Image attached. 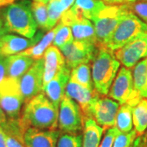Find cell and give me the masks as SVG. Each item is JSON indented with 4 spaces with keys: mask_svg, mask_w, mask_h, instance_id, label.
Wrapping results in <instances>:
<instances>
[{
    "mask_svg": "<svg viewBox=\"0 0 147 147\" xmlns=\"http://www.w3.org/2000/svg\"><path fill=\"white\" fill-rule=\"evenodd\" d=\"M144 32H147V24L129 8L111 34L105 47L114 53Z\"/></svg>",
    "mask_w": 147,
    "mask_h": 147,
    "instance_id": "cell-5",
    "label": "cell"
},
{
    "mask_svg": "<svg viewBox=\"0 0 147 147\" xmlns=\"http://www.w3.org/2000/svg\"><path fill=\"white\" fill-rule=\"evenodd\" d=\"M35 60L21 54H16L6 57L7 77L20 79L31 67Z\"/></svg>",
    "mask_w": 147,
    "mask_h": 147,
    "instance_id": "cell-20",
    "label": "cell"
},
{
    "mask_svg": "<svg viewBox=\"0 0 147 147\" xmlns=\"http://www.w3.org/2000/svg\"><path fill=\"white\" fill-rule=\"evenodd\" d=\"M57 31L53 40V45L57 47L59 49L67 45L74 40V36L70 27L59 21L56 26Z\"/></svg>",
    "mask_w": 147,
    "mask_h": 147,
    "instance_id": "cell-28",
    "label": "cell"
},
{
    "mask_svg": "<svg viewBox=\"0 0 147 147\" xmlns=\"http://www.w3.org/2000/svg\"><path fill=\"white\" fill-rule=\"evenodd\" d=\"M24 103L19 79L6 77L0 82V107L7 119H20Z\"/></svg>",
    "mask_w": 147,
    "mask_h": 147,
    "instance_id": "cell-6",
    "label": "cell"
},
{
    "mask_svg": "<svg viewBox=\"0 0 147 147\" xmlns=\"http://www.w3.org/2000/svg\"><path fill=\"white\" fill-rule=\"evenodd\" d=\"M137 136V132L134 129L127 133H123L119 131L116 136L112 147H129L135 142Z\"/></svg>",
    "mask_w": 147,
    "mask_h": 147,
    "instance_id": "cell-32",
    "label": "cell"
},
{
    "mask_svg": "<svg viewBox=\"0 0 147 147\" xmlns=\"http://www.w3.org/2000/svg\"><path fill=\"white\" fill-rule=\"evenodd\" d=\"M69 79L87 88H94L90 66L88 64H81L72 69Z\"/></svg>",
    "mask_w": 147,
    "mask_h": 147,
    "instance_id": "cell-27",
    "label": "cell"
},
{
    "mask_svg": "<svg viewBox=\"0 0 147 147\" xmlns=\"http://www.w3.org/2000/svg\"><path fill=\"white\" fill-rule=\"evenodd\" d=\"M134 105L130 103L122 104L119 108L116 116L115 127L120 132L127 133L133 130L132 110Z\"/></svg>",
    "mask_w": 147,
    "mask_h": 147,
    "instance_id": "cell-25",
    "label": "cell"
},
{
    "mask_svg": "<svg viewBox=\"0 0 147 147\" xmlns=\"http://www.w3.org/2000/svg\"><path fill=\"white\" fill-rule=\"evenodd\" d=\"M43 86L66 65L63 54L57 47L51 45L43 55ZM42 86V87H43Z\"/></svg>",
    "mask_w": 147,
    "mask_h": 147,
    "instance_id": "cell-17",
    "label": "cell"
},
{
    "mask_svg": "<svg viewBox=\"0 0 147 147\" xmlns=\"http://www.w3.org/2000/svg\"><path fill=\"white\" fill-rule=\"evenodd\" d=\"M114 55L124 67L133 68L140 61L147 57V32L140 34L126 45L115 51Z\"/></svg>",
    "mask_w": 147,
    "mask_h": 147,
    "instance_id": "cell-11",
    "label": "cell"
},
{
    "mask_svg": "<svg viewBox=\"0 0 147 147\" xmlns=\"http://www.w3.org/2000/svg\"><path fill=\"white\" fill-rule=\"evenodd\" d=\"M2 18L7 33H15L18 35L33 38L37 33V23L31 10V3L29 0H21L4 7Z\"/></svg>",
    "mask_w": 147,
    "mask_h": 147,
    "instance_id": "cell-2",
    "label": "cell"
},
{
    "mask_svg": "<svg viewBox=\"0 0 147 147\" xmlns=\"http://www.w3.org/2000/svg\"><path fill=\"white\" fill-rule=\"evenodd\" d=\"M84 114L75 100L65 94L59 106L58 127L62 133L79 134L84 128Z\"/></svg>",
    "mask_w": 147,
    "mask_h": 147,
    "instance_id": "cell-8",
    "label": "cell"
},
{
    "mask_svg": "<svg viewBox=\"0 0 147 147\" xmlns=\"http://www.w3.org/2000/svg\"><path fill=\"white\" fill-rule=\"evenodd\" d=\"M47 30H51L56 26L61 21V18L65 12L58 0H51L47 3Z\"/></svg>",
    "mask_w": 147,
    "mask_h": 147,
    "instance_id": "cell-29",
    "label": "cell"
},
{
    "mask_svg": "<svg viewBox=\"0 0 147 147\" xmlns=\"http://www.w3.org/2000/svg\"><path fill=\"white\" fill-rule=\"evenodd\" d=\"M105 6L102 0H75L70 8L76 13L92 21Z\"/></svg>",
    "mask_w": 147,
    "mask_h": 147,
    "instance_id": "cell-22",
    "label": "cell"
},
{
    "mask_svg": "<svg viewBox=\"0 0 147 147\" xmlns=\"http://www.w3.org/2000/svg\"><path fill=\"white\" fill-rule=\"evenodd\" d=\"M16 0H0V8L4 7L6 6L9 5L11 3H14Z\"/></svg>",
    "mask_w": 147,
    "mask_h": 147,
    "instance_id": "cell-40",
    "label": "cell"
},
{
    "mask_svg": "<svg viewBox=\"0 0 147 147\" xmlns=\"http://www.w3.org/2000/svg\"><path fill=\"white\" fill-rule=\"evenodd\" d=\"M133 127L137 135H142L147 129V97H143L132 110Z\"/></svg>",
    "mask_w": 147,
    "mask_h": 147,
    "instance_id": "cell-26",
    "label": "cell"
},
{
    "mask_svg": "<svg viewBox=\"0 0 147 147\" xmlns=\"http://www.w3.org/2000/svg\"><path fill=\"white\" fill-rule=\"evenodd\" d=\"M132 77L135 91L142 98L147 97V57L133 67Z\"/></svg>",
    "mask_w": 147,
    "mask_h": 147,
    "instance_id": "cell-23",
    "label": "cell"
},
{
    "mask_svg": "<svg viewBox=\"0 0 147 147\" xmlns=\"http://www.w3.org/2000/svg\"><path fill=\"white\" fill-rule=\"evenodd\" d=\"M56 31H57V28L55 26L51 30L47 32L45 35H43L42 38L40 39V41L38 43L34 45L33 47L25 50L24 52H22L20 54L30 57L33 58L34 60H38V59L43 58V55H44L45 52L53 43Z\"/></svg>",
    "mask_w": 147,
    "mask_h": 147,
    "instance_id": "cell-24",
    "label": "cell"
},
{
    "mask_svg": "<svg viewBox=\"0 0 147 147\" xmlns=\"http://www.w3.org/2000/svg\"><path fill=\"white\" fill-rule=\"evenodd\" d=\"M120 104L110 97H105L96 92L90 103L87 117H90L103 128H110L115 125L116 116Z\"/></svg>",
    "mask_w": 147,
    "mask_h": 147,
    "instance_id": "cell-7",
    "label": "cell"
},
{
    "mask_svg": "<svg viewBox=\"0 0 147 147\" xmlns=\"http://www.w3.org/2000/svg\"><path fill=\"white\" fill-rule=\"evenodd\" d=\"M136 0H129V3H132V2H135Z\"/></svg>",
    "mask_w": 147,
    "mask_h": 147,
    "instance_id": "cell-44",
    "label": "cell"
},
{
    "mask_svg": "<svg viewBox=\"0 0 147 147\" xmlns=\"http://www.w3.org/2000/svg\"><path fill=\"white\" fill-rule=\"evenodd\" d=\"M58 115L59 108L42 92L25 103L20 121L26 130L28 127L55 130L58 127Z\"/></svg>",
    "mask_w": 147,
    "mask_h": 147,
    "instance_id": "cell-1",
    "label": "cell"
},
{
    "mask_svg": "<svg viewBox=\"0 0 147 147\" xmlns=\"http://www.w3.org/2000/svg\"><path fill=\"white\" fill-rule=\"evenodd\" d=\"M128 10L129 7L127 3L105 5L92 20L95 27L97 47H105L121 19Z\"/></svg>",
    "mask_w": 147,
    "mask_h": 147,
    "instance_id": "cell-4",
    "label": "cell"
},
{
    "mask_svg": "<svg viewBox=\"0 0 147 147\" xmlns=\"http://www.w3.org/2000/svg\"><path fill=\"white\" fill-rule=\"evenodd\" d=\"M104 3L110 4H126L129 3V0H102Z\"/></svg>",
    "mask_w": 147,
    "mask_h": 147,
    "instance_id": "cell-38",
    "label": "cell"
},
{
    "mask_svg": "<svg viewBox=\"0 0 147 147\" xmlns=\"http://www.w3.org/2000/svg\"><path fill=\"white\" fill-rule=\"evenodd\" d=\"M105 128L90 117L85 118L82 147H99Z\"/></svg>",
    "mask_w": 147,
    "mask_h": 147,
    "instance_id": "cell-21",
    "label": "cell"
},
{
    "mask_svg": "<svg viewBox=\"0 0 147 147\" xmlns=\"http://www.w3.org/2000/svg\"><path fill=\"white\" fill-rule=\"evenodd\" d=\"M7 34V29H6L5 26H4L3 20L0 16V42H1V39L3 38V37Z\"/></svg>",
    "mask_w": 147,
    "mask_h": 147,
    "instance_id": "cell-37",
    "label": "cell"
},
{
    "mask_svg": "<svg viewBox=\"0 0 147 147\" xmlns=\"http://www.w3.org/2000/svg\"><path fill=\"white\" fill-rule=\"evenodd\" d=\"M0 147H7L5 132L1 124H0Z\"/></svg>",
    "mask_w": 147,
    "mask_h": 147,
    "instance_id": "cell-36",
    "label": "cell"
},
{
    "mask_svg": "<svg viewBox=\"0 0 147 147\" xmlns=\"http://www.w3.org/2000/svg\"><path fill=\"white\" fill-rule=\"evenodd\" d=\"M83 135L62 133L60 135L57 147H82Z\"/></svg>",
    "mask_w": 147,
    "mask_h": 147,
    "instance_id": "cell-31",
    "label": "cell"
},
{
    "mask_svg": "<svg viewBox=\"0 0 147 147\" xmlns=\"http://www.w3.org/2000/svg\"><path fill=\"white\" fill-rule=\"evenodd\" d=\"M70 72L71 70L67 65L64 66L54 78L42 87V92L58 108L64 95L65 94V88L70 78Z\"/></svg>",
    "mask_w": 147,
    "mask_h": 147,
    "instance_id": "cell-15",
    "label": "cell"
},
{
    "mask_svg": "<svg viewBox=\"0 0 147 147\" xmlns=\"http://www.w3.org/2000/svg\"><path fill=\"white\" fill-rule=\"evenodd\" d=\"M145 142H146V145L147 146V132L146 134V137H145Z\"/></svg>",
    "mask_w": 147,
    "mask_h": 147,
    "instance_id": "cell-42",
    "label": "cell"
},
{
    "mask_svg": "<svg viewBox=\"0 0 147 147\" xmlns=\"http://www.w3.org/2000/svg\"><path fill=\"white\" fill-rule=\"evenodd\" d=\"M137 143H138V138L135 140V147H137Z\"/></svg>",
    "mask_w": 147,
    "mask_h": 147,
    "instance_id": "cell-43",
    "label": "cell"
},
{
    "mask_svg": "<svg viewBox=\"0 0 147 147\" xmlns=\"http://www.w3.org/2000/svg\"><path fill=\"white\" fill-rule=\"evenodd\" d=\"M96 92H97L94 88H87L70 79L69 80L65 88V95L79 104L85 117L88 113L90 103L93 99L95 95L96 94Z\"/></svg>",
    "mask_w": 147,
    "mask_h": 147,
    "instance_id": "cell-18",
    "label": "cell"
},
{
    "mask_svg": "<svg viewBox=\"0 0 147 147\" xmlns=\"http://www.w3.org/2000/svg\"><path fill=\"white\" fill-rule=\"evenodd\" d=\"M127 5L131 11L147 24V0H136L135 2L128 3Z\"/></svg>",
    "mask_w": 147,
    "mask_h": 147,
    "instance_id": "cell-33",
    "label": "cell"
},
{
    "mask_svg": "<svg viewBox=\"0 0 147 147\" xmlns=\"http://www.w3.org/2000/svg\"><path fill=\"white\" fill-rule=\"evenodd\" d=\"M1 126L5 132L7 147H26L24 142V132L26 129L21 125L20 119H7Z\"/></svg>",
    "mask_w": 147,
    "mask_h": 147,
    "instance_id": "cell-19",
    "label": "cell"
},
{
    "mask_svg": "<svg viewBox=\"0 0 147 147\" xmlns=\"http://www.w3.org/2000/svg\"><path fill=\"white\" fill-rule=\"evenodd\" d=\"M120 67V62L114 53L106 47H98V52L92 61V79L94 89L100 94L108 95L110 87Z\"/></svg>",
    "mask_w": 147,
    "mask_h": 147,
    "instance_id": "cell-3",
    "label": "cell"
},
{
    "mask_svg": "<svg viewBox=\"0 0 147 147\" xmlns=\"http://www.w3.org/2000/svg\"><path fill=\"white\" fill-rule=\"evenodd\" d=\"M7 119V116H6L5 113L3 112V110H2V108L0 107V124L4 123L6 121Z\"/></svg>",
    "mask_w": 147,
    "mask_h": 147,
    "instance_id": "cell-39",
    "label": "cell"
},
{
    "mask_svg": "<svg viewBox=\"0 0 147 147\" xmlns=\"http://www.w3.org/2000/svg\"><path fill=\"white\" fill-rule=\"evenodd\" d=\"M31 10L34 18L36 21L37 26L42 30H47V4L41 2L34 1L31 3Z\"/></svg>",
    "mask_w": 147,
    "mask_h": 147,
    "instance_id": "cell-30",
    "label": "cell"
},
{
    "mask_svg": "<svg viewBox=\"0 0 147 147\" xmlns=\"http://www.w3.org/2000/svg\"><path fill=\"white\" fill-rule=\"evenodd\" d=\"M60 21L70 27L74 40L88 42L97 46L94 25L90 20L69 8L64 12Z\"/></svg>",
    "mask_w": 147,
    "mask_h": 147,
    "instance_id": "cell-10",
    "label": "cell"
},
{
    "mask_svg": "<svg viewBox=\"0 0 147 147\" xmlns=\"http://www.w3.org/2000/svg\"><path fill=\"white\" fill-rule=\"evenodd\" d=\"M65 64L70 69L81 64H88L96 57L98 47L95 44L74 40L60 48Z\"/></svg>",
    "mask_w": 147,
    "mask_h": 147,
    "instance_id": "cell-12",
    "label": "cell"
},
{
    "mask_svg": "<svg viewBox=\"0 0 147 147\" xmlns=\"http://www.w3.org/2000/svg\"><path fill=\"white\" fill-rule=\"evenodd\" d=\"M109 96L118 101L120 105L130 103L134 106L142 99L134 89L133 77L131 69L123 66L117 74L115 79L110 87Z\"/></svg>",
    "mask_w": 147,
    "mask_h": 147,
    "instance_id": "cell-9",
    "label": "cell"
},
{
    "mask_svg": "<svg viewBox=\"0 0 147 147\" xmlns=\"http://www.w3.org/2000/svg\"><path fill=\"white\" fill-rule=\"evenodd\" d=\"M42 36L43 34L42 31L37 32L36 34L30 38L7 33L1 39L0 55L7 57L12 55L19 54L38 43Z\"/></svg>",
    "mask_w": 147,
    "mask_h": 147,
    "instance_id": "cell-14",
    "label": "cell"
},
{
    "mask_svg": "<svg viewBox=\"0 0 147 147\" xmlns=\"http://www.w3.org/2000/svg\"><path fill=\"white\" fill-rule=\"evenodd\" d=\"M60 131L28 127L24 132L26 147H57Z\"/></svg>",
    "mask_w": 147,
    "mask_h": 147,
    "instance_id": "cell-16",
    "label": "cell"
},
{
    "mask_svg": "<svg viewBox=\"0 0 147 147\" xmlns=\"http://www.w3.org/2000/svg\"><path fill=\"white\" fill-rule=\"evenodd\" d=\"M7 77V63L6 57L0 55V82Z\"/></svg>",
    "mask_w": 147,
    "mask_h": 147,
    "instance_id": "cell-35",
    "label": "cell"
},
{
    "mask_svg": "<svg viewBox=\"0 0 147 147\" xmlns=\"http://www.w3.org/2000/svg\"><path fill=\"white\" fill-rule=\"evenodd\" d=\"M43 58L35 60L31 67L19 79L21 92L25 103L42 92L43 86Z\"/></svg>",
    "mask_w": 147,
    "mask_h": 147,
    "instance_id": "cell-13",
    "label": "cell"
},
{
    "mask_svg": "<svg viewBox=\"0 0 147 147\" xmlns=\"http://www.w3.org/2000/svg\"><path fill=\"white\" fill-rule=\"evenodd\" d=\"M119 131L115 127H112L108 128L104 137L101 139L99 147H112L114 141L115 139L116 136L119 134Z\"/></svg>",
    "mask_w": 147,
    "mask_h": 147,
    "instance_id": "cell-34",
    "label": "cell"
},
{
    "mask_svg": "<svg viewBox=\"0 0 147 147\" xmlns=\"http://www.w3.org/2000/svg\"><path fill=\"white\" fill-rule=\"evenodd\" d=\"M34 1H37V2H41V3H48L51 0H34Z\"/></svg>",
    "mask_w": 147,
    "mask_h": 147,
    "instance_id": "cell-41",
    "label": "cell"
}]
</instances>
